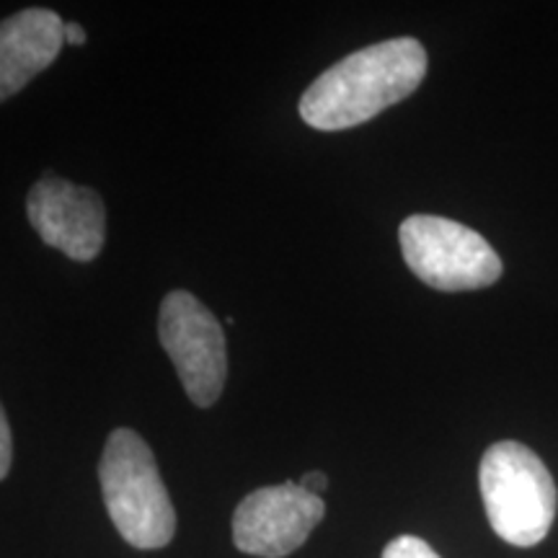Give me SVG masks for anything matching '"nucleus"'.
Wrapping results in <instances>:
<instances>
[{"mask_svg": "<svg viewBox=\"0 0 558 558\" xmlns=\"http://www.w3.org/2000/svg\"><path fill=\"white\" fill-rule=\"evenodd\" d=\"M158 337L194 407H213L228 375L226 333L218 316L192 292L173 290L160 303Z\"/></svg>", "mask_w": 558, "mask_h": 558, "instance_id": "5", "label": "nucleus"}, {"mask_svg": "<svg viewBox=\"0 0 558 558\" xmlns=\"http://www.w3.org/2000/svg\"><path fill=\"white\" fill-rule=\"evenodd\" d=\"M26 215L39 239L68 259L90 262L101 254L107 213L99 194L88 186L70 184L60 177L39 179L26 197Z\"/></svg>", "mask_w": 558, "mask_h": 558, "instance_id": "7", "label": "nucleus"}, {"mask_svg": "<svg viewBox=\"0 0 558 558\" xmlns=\"http://www.w3.org/2000/svg\"><path fill=\"white\" fill-rule=\"evenodd\" d=\"M99 478L109 518L130 546L140 550L169 546L177 533V512L156 458L137 432L128 427L111 432Z\"/></svg>", "mask_w": 558, "mask_h": 558, "instance_id": "2", "label": "nucleus"}, {"mask_svg": "<svg viewBox=\"0 0 558 558\" xmlns=\"http://www.w3.org/2000/svg\"><path fill=\"white\" fill-rule=\"evenodd\" d=\"M300 486H303L308 494H316V497H320V492L329 486V478H326V473L311 471V473H305L303 478H300Z\"/></svg>", "mask_w": 558, "mask_h": 558, "instance_id": "11", "label": "nucleus"}, {"mask_svg": "<svg viewBox=\"0 0 558 558\" xmlns=\"http://www.w3.org/2000/svg\"><path fill=\"white\" fill-rule=\"evenodd\" d=\"M422 41L399 37L352 52L318 75L300 99V117L320 132H339L375 120L409 99L427 75Z\"/></svg>", "mask_w": 558, "mask_h": 558, "instance_id": "1", "label": "nucleus"}, {"mask_svg": "<svg viewBox=\"0 0 558 558\" xmlns=\"http://www.w3.org/2000/svg\"><path fill=\"white\" fill-rule=\"evenodd\" d=\"M65 41H70V45H86V29L81 24H65Z\"/></svg>", "mask_w": 558, "mask_h": 558, "instance_id": "12", "label": "nucleus"}, {"mask_svg": "<svg viewBox=\"0 0 558 558\" xmlns=\"http://www.w3.org/2000/svg\"><path fill=\"white\" fill-rule=\"evenodd\" d=\"M399 241L409 269L442 292L481 290L501 277V259L476 230L437 215H411Z\"/></svg>", "mask_w": 558, "mask_h": 558, "instance_id": "4", "label": "nucleus"}, {"mask_svg": "<svg viewBox=\"0 0 558 558\" xmlns=\"http://www.w3.org/2000/svg\"><path fill=\"white\" fill-rule=\"evenodd\" d=\"M326 505L295 481L251 492L233 514V543L248 556L284 558L308 541Z\"/></svg>", "mask_w": 558, "mask_h": 558, "instance_id": "6", "label": "nucleus"}, {"mask_svg": "<svg viewBox=\"0 0 558 558\" xmlns=\"http://www.w3.org/2000/svg\"><path fill=\"white\" fill-rule=\"evenodd\" d=\"M13 460V439H11V424L5 416L3 403H0V478L9 476Z\"/></svg>", "mask_w": 558, "mask_h": 558, "instance_id": "10", "label": "nucleus"}, {"mask_svg": "<svg viewBox=\"0 0 558 558\" xmlns=\"http://www.w3.org/2000/svg\"><path fill=\"white\" fill-rule=\"evenodd\" d=\"M383 558H439L435 550H432L429 543H424L416 535H399L393 538L383 550Z\"/></svg>", "mask_w": 558, "mask_h": 558, "instance_id": "9", "label": "nucleus"}, {"mask_svg": "<svg viewBox=\"0 0 558 558\" xmlns=\"http://www.w3.org/2000/svg\"><path fill=\"white\" fill-rule=\"evenodd\" d=\"M478 486L486 518L501 541L533 548L546 538L558 494L546 463L527 445L514 439L492 445L481 458Z\"/></svg>", "mask_w": 558, "mask_h": 558, "instance_id": "3", "label": "nucleus"}, {"mask_svg": "<svg viewBox=\"0 0 558 558\" xmlns=\"http://www.w3.org/2000/svg\"><path fill=\"white\" fill-rule=\"evenodd\" d=\"M65 45V24L54 11L26 9L0 21V101L50 68Z\"/></svg>", "mask_w": 558, "mask_h": 558, "instance_id": "8", "label": "nucleus"}]
</instances>
